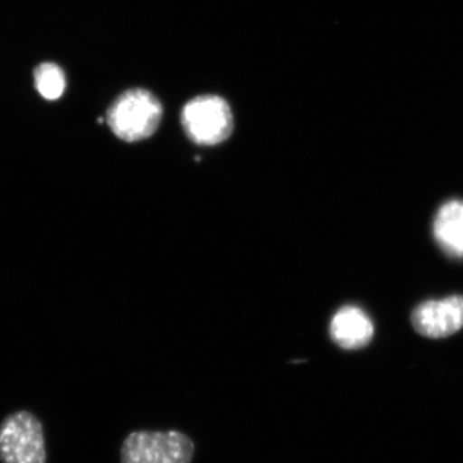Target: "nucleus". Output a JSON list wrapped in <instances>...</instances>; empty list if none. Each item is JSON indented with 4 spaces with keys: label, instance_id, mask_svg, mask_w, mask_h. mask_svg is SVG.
Here are the masks:
<instances>
[{
    "label": "nucleus",
    "instance_id": "4",
    "mask_svg": "<svg viewBox=\"0 0 463 463\" xmlns=\"http://www.w3.org/2000/svg\"><path fill=\"white\" fill-rule=\"evenodd\" d=\"M2 463H45L42 423L33 414L21 411L9 414L0 425Z\"/></svg>",
    "mask_w": 463,
    "mask_h": 463
},
{
    "label": "nucleus",
    "instance_id": "3",
    "mask_svg": "<svg viewBox=\"0 0 463 463\" xmlns=\"http://www.w3.org/2000/svg\"><path fill=\"white\" fill-rule=\"evenodd\" d=\"M182 125L191 141L197 145L214 146L231 136L233 115L223 99L209 94L196 97L184 106Z\"/></svg>",
    "mask_w": 463,
    "mask_h": 463
},
{
    "label": "nucleus",
    "instance_id": "8",
    "mask_svg": "<svg viewBox=\"0 0 463 463\" xmlns=\"http://www.w3.org/2000/svg\"><path fill=\"white\" fill-rule=\"evenodd\" d=\"M36 90L47 100H56L62 97L66 88L65 72L56 63H42L33 70Z\"/></svg>",
    "mask_w": 463,
    "mask_h": 463
},
{
    "label": "nucleus",
    "instance_id": "5",
    "mask_svg": "<svg viewBox=\"0 0 463 463\" xmlns=\"http://www.w3.org/2000/svg\"><path fill=\"white\" fill-rule=\"evenodd\" d=\"M414 330L429 339H443L463 327V297L425 301L412 313Z\"/></svg>",
    "mask_w": 463,
    "mask_h": 463
},
{
    "label": "nucleus",
    "instance_id": "2",
    "mask_svg": "<svg viewBox=\"0 0 463 463\" xmlns=\"http://www.w3.org/2000/svg\"><path fill=\"white\" fill-rule=\"evenodd\" d=\"M194 444L181 431H134L121 447V463H191Z\"/></svg>",
    "mask_w": 463,
    "mask_h": 463
},
{
    "label": "nucleus",
    "instance_id": "1",
    "mask_svg": "<svg viewBox=\"0 0 463 463\" xmlns=\"http://www.w3.org/2000/svg\"><path fill=\"white\" fill-rule=\"evenodd\" d=\"M163 120L160 100L145 90L124 91L108 111V124L118 138L139 142L156 132Z\"/></svg>",
    "mask_w": 463,
    "mask_h": 463
},
{
    "label": "nucleus",
    "instance_id": "7",
    "mask_svg": "<svg viewBox=\"0 0 463 463\" xmlns=\"http://www.w3.org/2000/svg\"><path fill=\"white\" fill-rule=\"evenodd\" d=\"M432 231L439 248L448 257L463 259V201L443 203L435 215Z\"/></svg>",
    "mask_w": 463,
    "mask_h": 463
},
{
    "label": "nucleus",
    "instance_id": "6",
    "mask_svg": "<svg viewBox=\"0 0 463 463\" xmlns=\"http://www.w3.org/2000/svg\"><path fill=\"white\" fill-rule=\"evenodd\" d=\"M373 323L361 307H344L334 316L330 325L331 339L345 350L367 346L373 337Z\"/></svg>",
    "mask_w": 463,
    "mask_h": 463
}]
</instances>
